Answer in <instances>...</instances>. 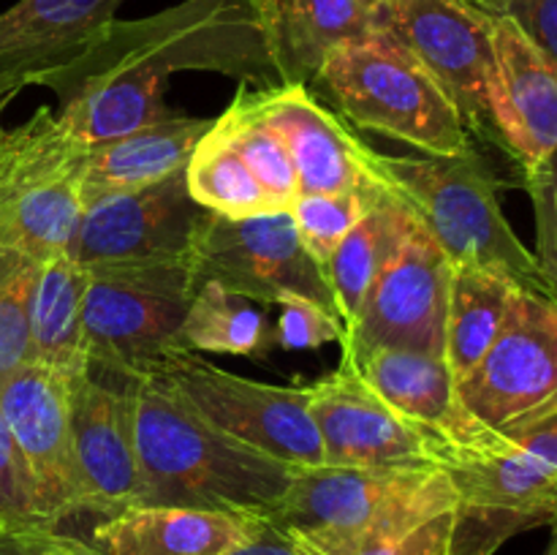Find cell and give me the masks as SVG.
Instances as JSON below:
<instances>
[{
	"label": "cell",
	"mask_w": 557,
	"mask_h": 555,
	"mask_svg": "<svg viewBox=\"0 0 557 555\" xmlns=\"http://www.w3.org/2000/svg\"><path fill=\"white\" fill-rule=\"evenodd\" d=\"M212 128L223 136V141H226L239 158H243L245 166L250 169V174H253V177L259 180L261 188L270 194V199L275 201L281 210H288V207L294 205V199L299 196V183L297 172H294L292 156H288L281 136H277L259 114H253L245 107L239 92L234 96L232 107L215 120Z\"/></svg>",
	"instance_id": "30"
},
{
	"label": "cell",
	"mask_w": 557,
	"mask_h": 555,
	"mask_svg": "<svg viewBox=\"0 0 557 555\" xmlns=\"http://www.w3.org/2000/svg\"><path fill=\"white\" fill-rule=\"evenodd\" d=\"M201 215L205 207L190 199L183 169L147 188L87 201L65 256L85 270L188 259Z\"/></svg>",
	"instance_id": "14"
},
{
	"label": "cell",
	"mask_w": 557,
	"mask_h": 555,
	"mask_svg": "<svg viewBox=\"0 0 557 555\" xmlns=\"http://www.w3.org/2000/svg\"><path fill=\"white\" fill-rule=\"evenodd\" d=\"M553 528V539H549V547H547V553L544 555H557V522L555 526H549Z\"/></svg>",
	"instance_id": "41"
},
{
	"label": "cell",
	"mask_w": 557,
	"mask_h": 555,
	"mask_svg": "<svg viewBox=\"0 0 557 555\" xmlns=\"http://www.w3.org/2000/svg\"><path fill=\"white\" fill-rule=\"evenodd\" d=\"M196 283L188 259L87 270V370L139 381L185 354L183 321Z\"/></svg>",
	"instance_id": "7"
},
{
	"label": "cell",
	"mask_w": 557,
	"mask_h": 555,
	"mask_svg": "<svg viewBox=\"0 0 557 555\" xmlns=\"http://www.w3.org/2000/svg\"><path fill=\"white\" fill-rule=\"evenodd\" d=\"M277 346L288 351H308L326 343H343L346 324L335 310L310 299H288L281 305V319L275 326Z\"/></svg>",
	"instance_id": "34"
},
{
	"label": "cell",
	"mask_w": 557,
	"mask_h": 555,
	"mask_svg": "<svg viewBox=\"0 0 557 555\" xmlns=\"http://www.w3.org/2000/svg\"><path fill=\"white\" fill-rule=\"evenodd\" d=\"M315 82L357 128L389 136L424 156L473 150V136L451 98L389 27L337 47Z\"/></svg>",
	"instance_id": "5"
},
{
	"label": "cell",
	"mask_w": 557,
	"mask_h": 555,
	"mask_svg": "<svg viewBox=\"0 0 557 555\" xmlns=\"http://www.w3.org/2000/svg\"><path fill=\"white\" fill-rule=\"evenodd\" d=\"M5 103H0L3 118ZM87 141L41 107L20 125L0 120V245L36 256L65 254L82 215Z\"/></svg>",
	"instance_id": "8"
},
{
	"label": "cell",
	"mask_w": 557,
	"mask_h": 555,
	"mask_svg": "<svg viewBox=\"0 0 557 555\" xmlns=\"http://www.w3.org/2000/svg\"><path fill=\"white\" fill-rule=\"evenodd\" d=\"M384 194L381 185L346 190V194H302L288 207L305 248L326 272L341 239L359 223V218Z\"/></svg>",
	"instance_id": "31"
},
{
	"label": "cell",
	"mask_w": 557,
	"mask_h": 555,
	"mask_svg": "<svg viewBox=\"0 0 557 555\" xmlns=\"http://www.w3.org/2000/svg\"><path fill=\"white\" fill-rule=\"evenodd\" d=\"M215 120L169 112L150 125L87 147L82 169V205L120 190L156 185L188 166Z\"/></svg>",
	"instance_id": "24"
},
{
	"label": "cell",
	"mask_w": 557,
	"mask_h": 555,
	"mask_svg": "<svg viewBox=\"0 0 557 555\" xmlns=\"http://www.w3.org/2000/svg\"><path fill=\"white\" fill-rule=\"evenodd\" d=\"M449 288L451 261L411 215L395 254L348 324L341 362L384 346L444 357Z\"/></svg>",
	"instance_id": "12"
},
{
	"label": "cell",
	"mask_w": 557,
	"mask_h": 555,
	"mask_svg": "<svg viewBox=\"0 0 557 555\" xmlns=\"http://www.w3.org/2000/svg\"><path fill=\"white\" fill-rule=\"evenodd\" d=\"M136 381L96 370L71 379V452L82 511L109 517L139 506Z\"/></svg>",
	"instance_id": "16"
},
{
	"label": "cell",
	"mask_w": 557,
	"mask_h": 555,
	"mask_svg": "<svg viewBox=\"0 0 557 555\" xmlns=\"http://www.w3.org/2000/svg\"><path fill=\"white\" fill-rule=\"evenodd\" d=\"M264 517L183 506H128L92 528L101 555H226L259 533Z\"/></svg>",
	"instance_id": "23"
},
{
	"label": "cell",
	"mask_w": 557,
	"mask_h": 555,
	"mask_svg": "<svg viewBox=\"0 0 557 555\" xmlns=\"http://www.w3.org/2000/svg\"><path fill=\"white\" fill-rule=\"evenodd\" d=\"M185 185L196 205L223 218H250L281 210L215 128H210L190 156Z\"/></svg>",
	"instance_id": "29"
},
{
	"label": "cell",
	"mask_w": 557,
	"mask_h": 555,
	"mask_svg": "<svg viewBox=\"0 0 557 555\" xmlns=\"http://www.w3.org/2000/svg\"><path fill=\"white\" fill-rule=\"evenodd\" d=\"M517 283L487 267H451L444 359L460 384L498 337Z\"/></svg>",
	"instance_id": "26"
},
{
	"label": "cell",
	"mask_w": 557,
	"mask_h": 555,
	"mask_svg": "<svg viewBox=\"0 0 557 555\" xmlns=\"http://www.w3.org/2000/svg\"><path fill=\"white\" fill-rule=\"evenodd\" d=\"M468 411L509 435L557 414V299L517 286L498 337L457 384Z\"/></svg>",
	"instance_id": "11"
},
{
	"label": "cell",
	"mask_w": 557,
	"mask_h": 555,
	"mask_svg": "<svg viewBox=\"0 0 557 555\" xmlns=\"http://www.w3.org/2000/svg\"><path fill=\"white\" fill-rule=\"evenodd\" d=\"M0 555H101L90 542L69 536L60 528L0 526Z\"/></svg>",
	"instance_id": "36"
},
{
	"label": "cell",
	"mask_w": 557,
	"mask_h": 555,
	"mask_svg": "<svg viewBox=\"0 0 557 555\" xmlns=\"http://www.w3.org/2000/svg\"><path fill=\"white\" fill-rule=\"evenodd\" d=\"M245 107L283 139L302 194H346L379 185L370 150L308 87H239Z\"/></svg>",
	"instance_id": "18"
},
{
	"label": "cell",
	"mask_w": 557,
	"mask_h": 555,
	"mask_svg": "<svg viewBox=\"0 0 557 555\" xmlns=\"http://www.w3.org/2000/svg\"><path fill=\"white\" fill-rule=\"evenodd\" d=\"M384 11L386 27L444 87L468 134L495 139V16L471 0H386Z\"/></svg>",
	"instance_id": "13"
},
{
	"label": "cell",
	"mask_w": 557,
	"mask_h": 555,
	"mask_svg": "<svg viewBox=\"0 0 557 555\" xmlns=\"http://www.w3.org/2000/svg\"><path fill=\"white\" fill-rule=\"evenodd\" d=\"M156 375L194 411L239 444L292 468L324 466V444L310 414L308 386H272L243 379L185 351Z\"/></svg>",
	"instance_id": "9"
},
{
	"label": "cell",
	"mask_w": 557,
	"mask_h": 555,
	"mask_svg": "<svg viewBox=\"0 0 557 555\" xmlns=\"http://www.w3.org/2000/svg\"><path fill=\"white\" fill-rule=\"evenodd\" d=\"M85 267L65 254L41 259L30 299V362L85 373Z\"/></svg>",
	"instance_id": "25"
},
{
	"label": "cell",
	"mask_w": 557,
	"mask_h": 555,
	"mask_svg": "<svg viewBox=\"0 0 557 555\" xmlns=\"http://www.w3.org/2000/svg\"><path fill=\"white\" fill-rule=\"evenodd\" d=\"M384 5L370 0H259L277 87H308L337 47L386 30Z\"/></svg>",
	"instance_id": "22"
},
{
	"label": "cell",
	"mask_w": 557,
	"mask_h": 555,
	"mask_svg": "<svg viewBox=\"0 0 557 555\" xmlns=\"http://www.w3.org/2000/svg\"><path fill=\"white\" fill-rule=\"evenodd\" d=\"M38 264L36 256L0 245V379L30 362V299Z\"/></svg>",
	"instance_id": "32"
},
{
	"label": "cell",
	"mask_w": 557,
	"mask_h": 555,
	"mask_svg": "<svg viewBox=\"0 0 557 555\" xmlns=\"http://www.w3.org/2000/svg\"><path fill=\"white\" fill-rule=\"evenodd\" d=\"M0 526L9 528H52L38 504L36 488L27 473L9 422L0 408Z\"/></svg>",
	"instance_id": "33"
},
{
	"label": "cell",
	"mask_w": 557,
	"mask_h": 555,
	"mask_svg": "<svg viewBox=\"0 0 557 555\" xmlns=\"http://www.w3.org/2000/svg\"><path fill=\"white\" fill-rule=\"evenodd\" d=\"M125 0H20L0 14V103L69 69Z\"/></svg>",
	"instance_id": "19"
},
{
	"label": "cell",
	"mask_w": 557,
	"mask_h": 555,
	"mask_svg": "<svg viewBox=\"0 0 557 555\" xmlns=\"http://www.w3.org/2000/svg\"><path fill=\"white\" fill-rule=\"evenodd\" d=\"M490 118L495 141L522 174L557 150V65L509 16H495Z\"/></svg>",
	"instance_id": "20"
},
{
	"label": "cell",
	"mask_w": 557,
	"mask_h": 555,
	"mask_svg": "<svg viewBox=\"0 0 557 555\" xmlns=\"http://www.w3.org/2000/svg\"><path fill=\"white\" fill-rule=\"evenodd\" d=\"M408 221H411V212L384 190L332 254L330 264H326V281L335 294L337 313H341L346 330L357 310L362 308L381 267L395 254Z\"/></svg>",
	"instance_id": "27"
},
{
	"label": "cell",
	"mask_w": 557,
	"mask_h": 555,
	"mask_svg": "<svg viewBox=\"0 0 557 555\" xmlns=\"http://www.w3.org/2000/svg\"><path fill=\"white\" fill-rule=\"evenodd\" d=\"M449 531H451V511H446V515L433 517V520L419 526L417 531L406 533V536L389 539V542L368 544V547L348 555H444Z\"/></svg>",
	"instance_id": "38"
},
{
	"label": "cell",
	"mask_w": 557,
	"mask_h": 555,
	"mask_svg": "<svg viewBox=\"0 0 557 555\" xmlns=\"http://www.w3.org/2000/svg\"><path fill=\"white\" fill-rule=\"evenodd\" d=\"M71 379L38 362L0 379V408L52 528L82 511L71 452Z\"/></svg>",
	"instance_id": "17"
},
{
	"label": "cell",
	"mask_w": 557,
	"mask_h": 555,
	"mask_svg": "<svg viewBox=\"0 0 557 555\" xmlns=\"http://www.w3.org/2000/svg\"><path fill=\"white\" fill-rule=\"evenodd\" d=\"M441 471L457 493L444 555H495L509 539L557 522V414L500 444L451 449Z\"/></svg>",
	"instance_id": "6"
},
{
	"label": "cell",
	"mask_w": 557,
	"mask_h": 555,
	"mask_svg": "<svg viewBox=\"0 0 557 555\" xmlns=\"http://www.w3.org/2000/svg\"><path fill=\"white\" fill-rule=\"evenodd\" d=\"M343 365L357 370L395 411L451 449H484L504 441L468 411L444 357L384 346Z\"/></svg>",
	"instance_id": "21"
},
{
	"label": "cell",
	"mask_w": 557,
	"mask_h": 555,
	"mask_svg": "<svg viewBox=\"0 0 557 555\" xmlns=\"http://www.w3.org/2000/svg\"><path fill=\"white\" fill-rule=\"evenodd\" d=\"M226 555H297L294 544L288 542V536L283 531H277L270 520L261 522L259 533H256L250 542H245L243 547L232 550Z\"/></svg>",
	"instance_id": "39"
},
{
	"label": "cell",
	"mask_w": 557,
	"mask_h": 555,
	"mask_svg": "<svg viewBox=\"0 0 557 555\" xmlns=\"http://www.w3.org/2000/svg\"><path fill=\"white\" fill-rule=\"evenodd\" d=\"M139 76L166 87L177 71H215L243 85L277 87L261 30L259 0H183L145 20H112L90 49L44 87L82 74Z\"/></svg>",
	"instance_id": "3"
},
{
	"label": "cell",
	"mask_w": 557,
	"mask_h": 555,
	"mask_svg": "<svg viewBox=\"0 0 557 555\" xmlns=\"http://www.w3.org/2000/svg\"><path fill=\"white\" fill-rule=\"evenodd\" d=\"M536 215V259L557 294V150L536 169L522 174Z\"/></svg>",
	"instance_id": "35"
},
{
	"label": "cell",
	"mask_w": 557,
	"mask_h": 555,
	"mask_svg": "<svg viewBox=\"0 0 557 555\" xmlns=\"http://www.w3.org/2000/svg\"><path fill=\"white\" fill-rule=\"evenodd\" d=\"M370 3H375V5H384L386 0H370Z\"/></svg>",
	"instance_id": "42"
},
{
	"label": "cell",
	"mask_w": 557,
	"mask_h": 555,
	"mask_svg": "<svg viewBox=\"0 0 557 555\" xmlns=\"http://www.w3.org/2000/svg\"><path fill=\"white\" fill-rule=\"evenodd\" d=\"M473 5H479L482 11H487V14L493 16H506V5H509V0H471Z\"/></svg>",
	"instance_id": "40"
},
{
	"label": "cell",
	"mask_w": 557,
	"mask_h": 555,
	"mask_svg": "<svg viewBox=\"0 0 557 555\" xmlns=\"http://www.w3.org/2000/svg\"><path fill=\"white\" fill-rule=\"evenodd\" d=\"M183 343L188 351L239 354L264 359L277 346L275 330L259 303L205 281L196 288L183 321Z\"/></svg>",
	"instance_id": "28"
},
{
	"label": "cell",
	"mask_w": 557,
	"mask_h": 555,
	"mask_svg": "<svg viewBox=\"0 0 557 555\" xmlns=\"http://www.w3.org/2000/svg\"><path fill=\"white\" fill-rule=\"evenodd\" d=\"M310 414L324 444V466L441 468L451 446L389 406L362 375L337 365L308 384Z\"/></svg>",
	"instance_id": "15"
},
{
	"label": "cell",
	"mask_w": 557,
	"mask_h": 555,
	"mask_svg": "<svg viewBox=\"0 0 557 555\" xmlns=\"http://www.w3.org/2000/svg\"><path fill=\"white\" fill-rule=\"evenodd\" d=\"M139 506L270 517L297 468L261 455L207 422L156 375L136 381Z\"/></svg>",
	"instance_id": "1"
},
{
	"label": "cell",
	"mask_w": 557,
	"mask_h": 555,
	"mask_svg": "<svg viewBox=\"0 0 557 555\" xmlns=\"http://www.w3.org/2000/svg\"><path fill=\"white\" fill-rule=\"evenodd\" d=\"M373 177L435 239L451 267H487L528 292L555 297L533 250L515 234L498 183L476 150L466 156L370 158Z\"/></svg>",
	"instance_id": "4"
},
{
	"label": "cell",
	"mask_w": 557,
	"mask_h": 555,
	"mask_svg": "<svg viewBox=\"0 0 557 555\" xmlns=\"http://www.w3.org/2000/svg\"><path fill=\"white\" fill-rule=\"evenodd\" d=\"M441 468H297L270 520L299 555H348L455 511Z\"/></svg>",
	"instance_id": "2"
},
{
	"label": "cell",
	"mask_w": 557,
	"mask_h": 555,
	"mask_svg": "<svg viewBox=\"0 0 557 555\" xmlns=\"http://www.w3.org/2000/svg\"><path fill=\"white\" fill-rule=\"evenodd\" d=\"M188 264L196 283L215 281L253 303L310 299L337 313L326 272L305 248L288 210L250 218H223L205 210Z\"/></svg>",
	"instance_id": "10"
},
{
	"label": "cell",
	"mask_w": 557,
	"mask_h": 555,
	"mask_svg": "<svg viewBox=\"0 0 557 555\" xmlns=\"http://www.w3.org/2000/svg\"><path fill=\"white\" fill-rule=\"evenodd\" d=\"M506 16L557 65V0H509Z\"/></svg>",
	"instance_id": "37"
}]
</instances>
